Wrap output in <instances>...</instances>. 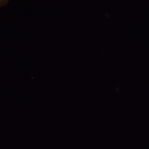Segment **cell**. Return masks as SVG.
<instances>
[{
    "label": "cell",
    "mask_w": 149,
    "mask_h": 149,
    "mask_svg": "<svg viewBox=\"0 0 149 149\" xmlns=\"http://www.w3.org/2000/svg\"><path fill=\"white\" fill-rule=\"evenodd\" d=\"M10 0H0V8L5 6L8 3L10 2Z\"/></svg>",
    "instance_id": "cell-1"
}]
</instances>
